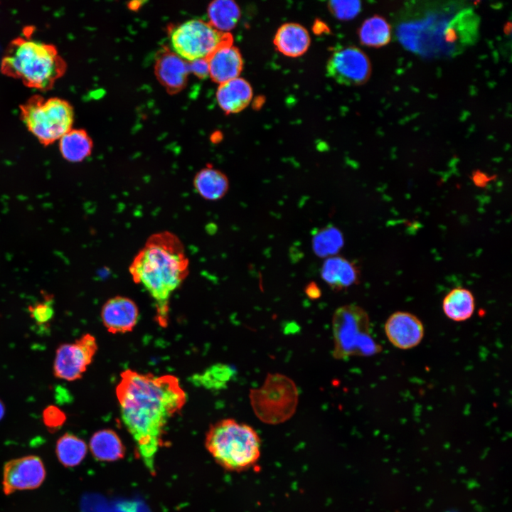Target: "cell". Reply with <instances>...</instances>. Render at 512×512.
Masks as SVG:
<instances>
[{
	"mask_svg": "<svg viewBox=\"0 0 512 512\" xmlns=\"http://www.w3.org/2000/svg\"><path fill=\"white\" fill-rule=\"evenodd\" d=\"M332 332L333 356L336 359L370 356L382 349L371 334L368 314L358 305L346 304L336 309Z\"/></svg>",
	"mask_w": 512,
	"mask_h": 512,
	"instance_id": "8992f818",
	"label": "cell"
},
{
	"mask_svg": "<svg viewBox=\"0 0 512 512\" xmlns=\"http://www.w3.org/2000/svg\"><path fill=\"white\" fill-rule=\"evenodd\" d=\"M320 274L324 282L336 292L357 284L360 279L358 267L353 262L338 255L326 258Z\"/></svg>",
	"mask_w": 512,
	"mask_h": 512,
	"instance_id": "2e32d148",
	"label": "cell"
},
{
	"mask_svg": "<svg viewBox=\"0 0 512 512\" xmlns=\"http://www.w3.org/2000/svg\"><path fill=\"white\" fill-rule=\"evenodd\" d=\"M23 123L43 146H48L73 128L74 110L67 100L34 95L19 106Z\"/></svg>",
	"mask_w": 512,
	"mask_h": 512,
	"instance_id": "5b68a950",
	"label": "cell"
},
{
	"mask_svg": "<svg viewBox=\"0 0 512 512\" xmlns=\"http://www.w3.org/2000/svg\"><path fill=\"white\" fill-rule=\"evenodd\" d=\"M273 43L276 49L285 56L297 58L309 48L311 38L305 27L297 23H286L278 28Z\"/></svg>",
	"mask_w": 512,
	"mask_h": 512,
	"instance_id": "ac0fdd59",
	"label": "cell"
},
{
	"mask_svg": "<svg viewBox=\"0 0 512 512\" xmlns=\"http://www.w3.org/2000/svg\"><path fill=\"white\" fill-rule=\"evenodd\" d=\"M139 309L131 299L116 296L102 306L101 318L107 330L114 334L131 331L139 319Z\"/></svg>",
	"mask_w": 512,
	"mask_h": 512,
	"instance_id": "4fadbf2b",
	"label": "cell"
},
{
	"mask_svg": "<svg viewBox=\"0 0 512 512\" xmlns=\"http://www.w3.org/2000/svg\"><path fill=\"white\" fill-rule=\"evenodd\" d=\"M305 292L311 299H316L321 295V291L315 282H311L306 287Z\"/></svg>",
	"mask_w": 512,
	"mask_h": 512,
	"instance_id": "1f68e13d",
	"label": "cell"
},
{
	"mask_svg": "<svg viewBox=\"0 0 512 512\" xmlns=\"http://www.w3.org/2000/svg\"><path fill=\"white\" fill-rule=\"evenodd\" d=\"M384 329L391 344L403 350L417 346L425 333L424 326L419 318L406 311L392 314L387 319Z\"/></svg>",
	"mask_w": 512,
	"mask_h": 512,
	"instance_id": "7c38bea8",
	"label": "cell"
},
{
	"mask_svg": "<svg viewBox=\"0 0 512 512\" xmlns=\"http://www.w3.org/2000/svg\"><path fill=\"white\" fill-rule=\"evenodd\" d=\"M235 370L226 364H216L206 369L203 373L195 375L194 382L206 388L221 389L225 387L233 376Z\"/></svg>",
	"mask_w": 512,
	"mask_h": 512,
	"instance_id": "4316f807",
	"label": "cell"
},
{
	"mask_svg": "<svg viewBox=\"0 0 512 512\" xmlns=\"http://www.w3.org/2000/svg\"><path fill=\"white\" fill-rule=\"evenodd\" d=\"M327 75L336 82L346 85H360L366 82L371 74L368 55L354 46L341 47L329 57L326 67Z\"/></svg>",
	"mask_w": 512,
	"mask_h": 512,
	"instance_id": "30bf717a",
	"label": "cell"
},
{
	"mask_svg": "<svg viewBox=\"0 0 512 512\" xmlns=\"http://www.w3.org/2000/svg\"><path fill=\"white\" fill-rule=\"evenodd\" d=\"M89 447L95 459L101 462L122 459L124 457L126 451L119 435L110 429L95 432L90 437Z\"/></svg>",
	"mask_w": 512,
	"mask_h": 512,
	"instance_id": "ffe728a7",
	"label": "cell"
},
{
	"mask_svg": "<svg viewBox=\"0 0 512 512\" xmlns=\"http://www.w3.org/2000/svg\"><path fill=\"white\" fill-rule=\"evenodd\" d=\"M250 398L256 416L263 422L276 425L287 421L295 412L298 391L287 376L268 374L261 387L250 390Z\"/></svg>",
	"mask_w": 512,
	"mask_h": 512,
	"instance_id": "52a82bcc",
	"label": "cell"
},
{
	"mask_svg": "<svg viewBox=\"0 0 512 512\" xmlns=\"http://www.w3.org/2000/svg\"><path fill=\"white\" fill-rule=\"evenodd\" d=\"M169 34L174 52L189 62L207 59L220 47L233 43L230 33L199 19L186 21L171 28Z\"/></svg>",
	"mask_w": 512,
	"mask_h": 512,
	"instance_id": "ba28073f",
	"label": "cell"
},
{
	"mask_svg": "<svg viewBox=\"0 0 512 512\" xmlns=\"http://www.w3.org/2000/svg\"><path fill=\"white\" fill-rule=\"evenodd\" d=\"M53 300L50 295H45L42 302L28 306L30 316L39 326L48 324L53 317Z\"/></svg>",
	"mask_w": 512,
	"mask_h": 512,
	"instance_id": "83f0119b",
	"label": "cell"
},
{
	"mask_svg": "<svg viewBox=\"0 0 512 512\" xmlns=\"http://www.w3.org/2000/svg\"><path fill=\"white\" fill-rule=\"evenodd\" d=\"M252 95L250 84L240 77L220 84L216 91L218 104L227 114L243 110L250 103Z\"/></svg>",
	"mask_w": 512,
	"mask_h": 512,
	"instance_id": "e0dca14e",
	"label": "cell"
},
{
	"mask_svg": "<svg viewBox=\"0 0 512 512\" xmlns=\"http://www.w3.org/2000/svg\"><path fill=\"white\" fill-rule=\"evenodd\" d=\"M205 446L223 468L240 471L253 466L260 456L261 441L250 425L234 419H223L207 431Z\"/></svg>",
	"mask_w": 512,
	"mask_h": 512,
	"instance_id": "277c9868",
	"label": "cell"
},
{
	"mask_svg": "<svg viewBox=\"0 0 512 512\" xmlns=\"http://www.w3.org/2000/svg\"><path fill=\"white\" fill-rule=\"evenodd\" d=\"M116 395L122 422L144 465L154 474L164 429L186 404V394L172 375L156 376L127 369L121 373Z\"/></svg>",
	"mask_w": 512,
	"mask_h": 512,
	"instance_id": "6da1fadb",
	"label": "cell"
},
{
	"mask_svg": "<svg viewBox=\"0 0 512 512\" xmlns=\"http://www.w3.org/2000/svg\"><path fill=\"white\" fill-rule=\"evenodd\" d=\"M67 64L55 46L25 35L10 41L1 60V73L26 87L50 90L65 73Z\"/></svg>",
	"mask_w": 512,
	"mask_h": 512,
	"instance_id": "3957f363",
	"label": "cell"
},
{
	"mask_svg": "<svg viewBox=\"0 0 512 512\" xmlns=\"http://www.w3.org/2000/svg\"><path fill=\"white\" fill-rule=\"evenodd\" d=\"M129 272L134 283L153 299L158 324L166 326L171 297L189 274V260L181 240L168 230L151 234L132 260Z\"/></svg>",
	"mask_w": 512,
	"mask_h": 512,
	"instance_id": "7a4b0ae2",
	"label": "cell"
},
{
	"mask_svg": "<svg viewBox=\"0 0 512 512\" xmlns=\"http://www.w3.org/2000/svg\"><path fill=\"white\" fill-rule=\"evenodd\" d=\"M5 405L2 400L0 399V421L3 419L5 415Z\"/></svg>",
	"mask_w": 512,
	"mask_h": 512,
	"instance_id": "d6a6232c",
	"label": "cell"
},
{
	"mask_svg": "<svg viewBox=\"0 0 512 512\" xmlns=\"http://www.w3.org/2000/svg\"><path fill=\"white\" fill-rule=\"evenodd\" d=\"M189 72L193 73L199 78H205L209 75V68L207 59H198L188 63Z\"/></svg>",
	"mask_w": 512,
	"mask_h": 512,
	"instance_id": "4dcf8cb0",
	"label": "cell"
},
{
	"mask_svg": "<svg viewBox=\"0 0 512 512\" xmlns=\"http://www.w3.org/2000/svg\"><path fill=\"white\" fill-rule=\"evenodd\" d=\"M193 184L201 197L208 201L223 198L229 189L228 176L221 171L208 166L194 176Z\"/></svg>",
	"mask_w": 512,
	"mask_h": 512,
	"instance_id": "d6986e66",
	"label": "cell"
},
{
	"mask_svg": "<svg viewBox=\"0 0 512 512\" xmlns=\"http://www.w3.org/2000/svg\"><path fill=\"white\" fill-rule=\"evenodd\" d=\"M87 452L85 442L73 434L65 433L56 442V457L65 467L78 466L86 457Z\"/></svg>",
	"mask_w": 512,
	"mask_h": 512,
	"instance_id": "d4e9b609",
	"label": "cell"
},
{
	"mask_svg": "<svg viewBox=\"0 0 512 512\" xmlns=\"http://www.w3.org/2000/svg\"><path fill=\"white\" fill-rule=\"evenodd\" d=\"M97 351L95 336L85 334L73 343H64L56 349L53 374L58 379L74 381L80 379L92 363Z\"/></svg>",
	"mask_w": 512,
	"mask_h": 512,
	"instance_id": "9c48e42d",
	"label": "cell"
},
{
	"mask_svg": "<svg viewBox=\"0 0 512 512\" xmlns=\"http://www.w3.org/2000/svg\"><path fill=\"white\" fill-rule=\"evenodd\" d=\"M58 142L60 154L64 159L71 163L81 162L87 159L93 148L92 139L82 129L72 128Z\"/></svg>",
	"mask_w": 512,
	"mask_h": 512,
	"instance_id": "44dd1931",
	"label": "cell"
},
{
	"mask_svg": "<svg viewBox=\"0 0 512 512\" xmlns=\"http://www.w3.org/2000/svg\"><path fill=\"white\" fill-rule=\"evenodd\" d=\"M442 309L444 314L453 321H466L472 316L475 309L474 295L467 289L456 287L444 298Z\"/></svg>",
	"mask_w": 512,
	"mask_h": 512,
	"instance_id": "7402d4cb",
	"label": "cell"
},
{
	"mask_svg": "<svg viewBox=\"0 0 512 512\" xmlns=\"http://www.w3.org/2000/svg\"><path fill=\"white\" fill-rule=\"evenodd\" d=\"M207 60L209 76L219 85L238 78L243 68L242 56L233 43L218 48Z\"/></svg>",
	"mask_w": 512,
	"mask_h": 512,
	"instance_id": "9a60e30c",
	"label": "cell"
},
{
	"mask_svg": "<svg viewBox=\"0 0 512 512\" xmlns=\"http://www.w3.org/2000/svg\"><path fill=\"white\" fill-rule=\"evenodd\" d=\"M391 27L387 20L378 15L366 19L358 29L361 43L368 47L380 48L391 40Z\"/></svg>",
	"mask_w": 512,
	"mask_h": 512,
	"instance_id": "603a6c76",
	"label": "cell"
},
{
	"mask_svg": "<svg viewBox=\"0 0 512 512\" xmlns=\"http://www.w3.org/2000/svg\"><path fill=\"white\" fill-rule=\"evenodd\" d=\"M329 7L337 18L349 20L358 14L361 4L358 1H331L329 2Z\"/></svg>",
	"mask_w": 512,
	"mask_h": 512,
	"instance_id": "f1b7e54d",
	"label": "cell"
},
{
	"mask_svg": "<svg viewBox=\"0 0 512 512\" xmlns=\"http://www.w3.org/2000/svg\"><path fill=\"white\" fill-rule=\"evenodd\" d=\"M154 72L159 82L171 94L182 90L190 73L188 63L166 48L159 52L156 58Z\"/></svg>",
	"mask_w": 512,
	"mask_h": 512,
	"instance_id": "5bb4252c",
	"label": "cell"
},
{
	"mask_svg": "<svg viewBox=\"0 0 512 512\" xmlns=\"http://www.w3.org/2000/svg\"><path fill=\"white\" fill-rule=\"evenodd\" d=\"M42 420L45 427L50 433L59 430L67 420L65 413L58 407L50 405L43 411Z\"/></svg>",
	"mask_w": 512,
	"mask_h": 512,
	"instance_id": "f546056e",
	"label": "cell"
},
{
	"mask_svg": "<svg viewBox=\"0 0 512 512\" xmlns=\"http://www.w3.org/2000/svg\"><path fill=\"white\" fill-rule=\"evenodd\" d=\"M46 476L44 464L38 456L12 459L3 467V492L8 496L18 491L36 489L42 485Z\"/></svg>",
	"mask_w": 512,
	"mask_h": 512,
	"instance_id": "8fae6325",
	"label": "cell"
},
{
	"mask_svg": "<svg viewBox=\"0 0 512 512\" xmlns=\"http://www.w3.org/2000/svg\"><path fill=\"white\" fill-rule=\"evenodd\" d=\"M343 245V238L336 227L329 225L318 230L312 238L314 253L320 257L336 255Z\"/></svg>",
	"mask_w": 512,
	"mask_h": 512,
	"instance_id": "484cf974",
	"label": "cell"
},
{
	"mask_svg": "<svg viewBox=\"0 0 512 512\" xmlns=\"http://www.w3.org/2000/svg\"><path fill=\"white\" fill-rule=\"evenodd\" d=\"M209 23L220 32L228 33L233 29L240 17L238 5L231 0H217L208 8Z\"/></svg>",
	"mask_w": 512,
	"mask_h": 512,
	"instance_id": "cb8c5ba5",
	"label": "cell"
}]
</instances>
